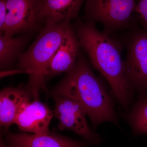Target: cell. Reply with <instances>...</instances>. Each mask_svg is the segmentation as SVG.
Here are the masks:
<instances>
[{
  "mask_svg": "<svg viewBox=\"0 0 147 147\" xmlns=\"http://www.w3.org/2000/svg\"><path fill=\"white\" fill-rule=\"evenodd\" d=\"M72 26L90 63L108 82L121 107L128 111L134 91L124 75L121 45L110 36L99 31L94 22H84L78 18Z\"/></svg>",
  "mask_w": 147,
  "mask_h": 147,
  "instance_id": "obj_1",
  "label": "cell"
},
{
  "mask_svg": "<svg viewBox=\"0 0 147 147\" xmlns=\"http://www.w3.org/2000/svg\"><path fill=\"white\" fill-rule=\"evenodd\" d=\"M52 95L68 98L77 102L91 121L94 130L105 122L118 124L112 98L82 53L74 68L53 89Z\"/></svg>",
  "mask_w": 147,
  "mask_h": 147,
  "instance_id": "obj_2",
  "label": "cell"
},
{
  "mask_svg": "<svg viewBox=\"0 0 147 147\" xmlns=\"http://www.w3.org/2000/svg\"><path fill=\"white\" fill-rule=\"evenodd\" d=\"M71 21L45 24L28 50L21 54L17 63L18 72L29 75L27 87L35 98L38 91L45 88L44 74L60 47Z\"/></svg>",
  "mask_w": 147,
  "mask_h": 147,
  "instance_id": "obj_3",
  "label": "cell"
},
{
  "mask_svg": "<svg viewBox=\"0 0 147 147\" xmlns=\"http://www.w3.org/2000/svg\"><path fill=\"white\" fill-rule=\"evenodd\" d=\"M139 0H86L84 20L99 22L103 32L110 36L131 26Z\"/></svg>",
  "mask_w": 147,
  "mask_h": 147,
  "instance_id": "obj_4",
  "label": "cell"
},
{
  "mask_svg": "<svg viewBox=\"0 0 147 147\" xmlns=\"http://www.w3.org/2000/svg\"><path fill=\"white\" fill-rule=\"evenodd\" d=\"M7 16L3 34H31L42 28L45 13L42 0H7Z\"/></svg>",
  "mask_w": 147,
  "mask_h": 147,
  "instance_id": "obj_5",
  "label": "cell"
},
{
  "mask_svg": "<svg viewBox=\"0 0 147 147\" xmlns=\"http://www.w3.org/2000/svg\"><path fill=\"white\" fill-rule=\"evenodd\" d=\"M127 41L124 75L134 91L147 93V32H132Z\"/></svg>",
  "mask_w": 147,
  "mask_h": 147,
  "instance_id": "obj_6",
  "label": "cell"
},
{
  "mask_svg": "<svg viewBox=\"0 0 147 147\" xmlns=\"http://www.w3.org/2000/svg\"><path fill=\"white\" fill-rule=\"evenodd\" d=\"M53 97L55 101L53 116L59 121L57 127L59 129L73 131L90 144L101 143V137L89 126L86 114L77 102L63 96Z\"/></svg>",
  "mask_w": 147,
  "mask_h": 147,
  "instance_id": "obj_7",
  "label": "cell"
},
{
  "mask_svg": "<svg viewBox=\"0 0 147 147\" xmlns=\"http://www.w3.org/2000/svg\"><path fill=\"white\" fill-rule=\"evenodd\" d=\"M81 49L80 42L71 24L61 44L45 70V81L71 71L81 53Z\"/></svg>",
  "mask_w": 147,
  "mask_h": 147,
  "instance_id": "obj_8",
  "label": "cell"
},
{
  "mask_svg": "<svg viewBox=\"0 0 147 147\" xmlns=\"http://www.w3.org/2000/svg\"><path fill=\"white\" fill-rule=\"evenodd\" d=\"M53 116V111L47 105L35 99L24 105L14 124L23 132L45 134L50 131L49 125Z\"/></svg>",
  "mask_w": 147,
  "mask_h": 147,
  "instance_id": "obj_9",
  "label": "cell"
},
{
  "mask_svg": "<svg viewBox=\"0 0 147 147\" xmlns=\"http://www.w3.org/2000/svg\"><path fill=\"white\" fill-rule=\"evenodd\" d=\"M9 145L15 147H87V142L76 141L55 132L34 134L22 132L7 134Z\"/></svg>",
  "mask_w": 147,
  "mask_h": 147,
  "instance_id": "obj_10",
  "label": "cell"
},
{
  "mask_svg": "<svg viewBox=\"0 0 147 147\" xmlns=\"http://www.w3.org/2000/svg\"><path fill=\"white\" fill-rule=\"evenodd\" d=\"M27 86H22L5 88L0 92V124L7 131L14 124L17 116L24 105L30 101L32 96Z\"/></svg>",
  "mask_w": 147,
  "mask_h": 147,
  "instance_id": "obj_11",
  "label": "cell"
},
{
  "mask_svg": "<svg viewBox=\"0 0 147 147\" xmlns=\"http://www.w3.org/2000/svg\"><path fill=\"white\" fill-rule=\"evenodd\" d=\"M85 1L42 0L45 10V24H58L77 19Z\"/></svg>",
  "mask_w": 147,
  "mask_h": 147,
  "instance_id": "obj_12",
  "label": "cell"
},
{
  "mask_svg": "<svg viewBox=\"0 0 147 147\" xmlns=\"http://www.w3.org/2000/svg\"><path fill=\"white\" fill-rule=\"evenodd\" d=\"M31 38V34L14 37L0 34V67L5 70L11 67L24 53Z\"/></svg>",
  "mask_w": 147,
  "mask_h": 147,
  "instance_id": "obj_13",
  "label": "cell"
},
{
  "mask_svg": "<svg viewBox=\"0 0 147 147\" xmlns=\"http://www.w3.org/2000/svg\"><path fill=\"white\" fill-rule=\"evenodd\" d=\"M125 116L133 135L147 134V93L140 94Z\"/></svg>",
  "mask_w": 147,
  "mask_h": 147,
  "instance_id": "obj_14",
  "label": "cell"
},
{
  "mask_svg": "<svg viewBox=\"0 0 147 147\" xmlns=\"http://www.w3.org/2000/svg\"><path fill=\"white\" fill-rule=\"evenodd\" d=\"M135 13L147 29V0H139L136 6Z\"/></svg>",
  "mask_w": 147,
  "mask_h": 147,
  "instance_id": "obj_15",
  "label": "cell"
},
{
  "mask_svg": "<svg viewBox=\"0 0 147 147\" xmlns=\"http://www.w3.org/2000/svg\"><path fill=\"white\" fill-rule=\"evenodd\" d=\"M7 0H0V34H3L7 16Z\"/></svg>",
  "mask_w": 147,
  "mask_h": 147,
  "instance_id": "obj_16",
  "label": "cell"
},
{
  "mask_svg": "<svg viewBox=\"0 0 147 147\" xmlns=\"http://www.w3.org/2000/svg\"><path fill=\"white\" fill-rule=\"evenodd\" d=\"M0 147H5V145L4 144L3 141H1Z\"/></svg>",
  "mask_w": 147,
  "mask_h": 147,
  "instance_id": "obj_17",
  "label": "cell"
},
{
  "mask_svg": "<svg viewBox=\"0 0 147 147\" xmlns=\"http://www.w3.org/2000/svg\"><path fill=\"white\" fill-rule=\"evenodd\" d=\"M5 147H15L13 146H11V145H9L8 146H5Z\"/></svg>",
  "mask_w": 147,
  "mask_h": 147,
  "instance_id": "obj_18",
  "label": "cell"
}]
</instances>
